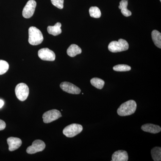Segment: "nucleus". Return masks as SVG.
<instances>
[{"mask_svg":"<svg viewBox=\"0 0 161 161\" xmlns=\"http://www.w3.org/2000/svg\"><path fill=\"white\" fill-rule=\"evenodd\" d=\"M15 92L19 100L21 101H24L27 99L29 95V87L26 84L19 83L16 86Z\"/></svg>","mask_w":161,"mask_h":161,"instance_id":"4","label":"nucleus"},{"mask_svg":"<svg viewBox=\"0 0 161 161\" xmlns=\"http://www.w3.org/2000/svg\"><path fill=\"white\" fill-rule=\"evenodd\" d=\"M152 158L154 161L161 160V147H155L152 149L151 151Z\"/></svg>","mask_w":161,"mask_h":161,"instance_id":"18","label":"nucleus"},{"mask_svg":"<svg viewBox=\"0 0 161 161\" xmlns=\"http://www.w3.org/2000/svg\"><path fill=\"white\" fill-rule=\"evenodd\" d=\"M4 104V101L2 99H0V108L3 106Z\"/></svg>","mask_w":161,"mask_h":161,"instance_id":"25","label":"nucleus"},{"mask_svg":"<svg viewBox=\"0 0 161 161\" xmlns=\"http://www.w3.org/2000/svg\"><path fill=\"white\" fill-rule=\"evenodd\" d=\"M152 38L155 46L158 48H161V34L157 30H153L151 33Z\"/></svg>","mask_w":161,"mask_h":161,"instance_id":"17","label":"nucleus"},{"mask_svg":"<svg viewBox=\"0 0 161 161\" xmlns=\"http://www.w3.org/2000/svg\"><path fill=\"white\" fill-rule=\"evenodd\" d=\"M38 56L43 60L53 61L55 60L56 55L51 50L48 48H43L38 51Z\"/></svg>","mask_w":161,"mask_h":161,"instance_id":"9","label":"nucleus"},{"mask_svg":"<svg viewBox=\"0 0 161 161\" xmlns=\"http://www.w3.org/2000/svg\"><path fill=\"white\" fill-rule=\"evenodd\" d=\"M89 13L91 17L96 19L100 18L101 16V12L100 9L96 6H92L90 8Z\"/></svg>","mask_w":161,"mask_h":161,"instance_id":"20","label":"nucleus"},{"mask_svg":"<svg viewBox=\"0 0 161 161\" xmlns=\"http://www.w3.org/2000/svg\"><path fill=\"white\" fill-rule=\"evenodd\" d=\"M54 6L58 9H62L64 7V0H51Z\"/></svg>","mask_w":161,"mask_h":161,"instance_id":"23","label":"nucleus"},{"mask_svg":"<svg viewBox=\"0 0 161 161\" xmlns=\"http://www.w3.org/2000/svg\"><path fill=\"white\" fill-rule=\"evenodd\" d=\"M128 5V1L122 0L119 3V8L121 9L122 14L125 17L130 16L132 15L131 12L127 9Z\"/></svg>","mask_w":161,"mask_h":161,"instance_id":"16","label":"nucleus"},{"mask_svg":"<svg viewBox=\"0 0 161 161\" xmlns=\"http://www.w3.org/2000/svg\"><path fill=\"white\" fill-rule=\"evenodd\" d=\"M142 130L145 132L156 134L161 132V128L159 126L153 124H147L142 126Z\"/></svg>","mask_w":161,"mask_h":161,"instance_id":"13","label":"nucleus"},{"mask_svg":"<svg viewBox=\"0 0 161 161\" xmlns=\"http://www.w3.org/2000/svg\"><path fill=\"white\" fill-rule=\"evenodd\" d=\"M61 24L57 23L53 26H48L47 28V32L49 34L54 36H57L60 34L62 32L61 29Z\"/></svg>","mask_w":161,"mask_h":161,"instance_id":"15","label":"nucleus"},{"mask_svg":"<svg viewBox=\"0 0 161 161\" xmlns=\"http://www.w3.org/2000/svg\"><path fill=\"white\" fill-rule=\"evenodd\" d=\"M43 40L42 32L35 26H31L29 29L28 42L32 45H37L42 43Z\"/></svg>","mask_w":161,"mask_h":161,"instance_id":"2","label":"nucleus"},{"mask_svg":"<svg viewBox=\"0 0 161 161\" xmlns=\"http://www.w3.org/2000/svg\"><path fill=\"white\" fill-rule=\"evenodd\" d=\"M36 6V3L35 0H29L23 8L22 13L23 17L26 19L31 18L34 14Z\"/></svg>","mask_w":161,"mask_h":161,"instance_id":"8","label":"nucleus"},{"mask_svg":"<svg viewBox=\"0 0 161 161\" xmlns=\"http://www.w3.org/2000/svg\"><path fill=\"white\" fill-rule=\"evenodd\" d=\"M9 68V64L5 60H0V75L5 74L8 70Z\"/></svg>","mask_w":161,"mask_h":161,"instance_id":"22","label":"nucleus"},{"mask_svg":"<svg viewBox=\"0 0 161 161\" xmlns=\"http://www.w3.org/2000/svg\"><path fill=\"white\" fill-rule=\"evenodd\" d=\"M128 153L125 150H119L115 151L112 155L113 161H127L128 160Z\"/></svg>","mask_w":161,"mask_h":161,"instance_id":"12","label":"nucleus"},{"mask_svg":"<svg viewBox=\"0 0 161 161\" xmlns=\"http://www.w3.org/2000/svg\"><path fill=\"white\" fill-rule=\"evenodd\" d=\"M46 147L45 143L40 140H36L33 142L31 146L26 149V152L29 154H34L36 153L41 152Z\"/></svg>","mask_w":161,"mask_h":161,"instance_id":"7","label":"nucleus"},{"mask_svg":"<svg viewBox=\"0 0 161 161\" xmlns=\"http://www.w3.org/2000/svg\"><path fill=\"white\" fill-rule=\"evenodd\" d=\"M6 123L2 119H0V131L4 130L6 128Z\"/></svg>","mask_w":161,"mask_h":161,"instance_id":"24","label":"nucleus"},{"mask_svg":"<svg viewBox=\"0 0 161 161\" xmlns=\"http://www.w3.org/2000/svg\"><path fill=\"white\" fill-rule=\"evenodd\" d=\"M62 116L60 111L58 110L53 109L47 111L43 115V122L48 124L57 120Z\"/></svg>","mask_w":161,"mask_h":161,"instance_id":"6","label":"nucleus"},{"mask_svg":"<svg viewBox=\"0 0 161 161\" xmlns=\"http://www.w3.org/2000/svg\"><path fill=\"white\" fill-rule=\"evenodd\" d=\"M113 69L115 71L126 72L129 71L131 69V67L126 64H118L115 65L113 68Z\"/></svg>","mask_w":161,"mask_h":161,"instance_id":"21","label":"nucleus"},{"mask_svg":"<svg viewBox=\"0 0 161 161\" xmlns=\"http://www.w3.org/2000/svg\"><path fill=\"white\" fill-rule=\"evenodd\" d=\"M129 45L128 42L124 39H120L118 41H112L109 44V50L112 53H118L125 51L129 49Z\"/></svg>","mask_w":161,"mask_h":161,"instance_id":"3","label":"nucleus"},{"mask_svg":"<svg viewBox=\"0 0 161 161\" xmlns=\"http://www.w3.org/2000/svg\"><path fill=\"white\" fill-rule=\"evenodd\" d=\"M81 52L82 51L81 48L78 45L75 44H71L67 50V54L72 58L75 57L77 55L80 54Z\"/></svg>","mask_w":161,"mask_h":161,"instance_id":"14","label":"nucleus"},{"mask_svg":"<svg viewBox=\"0 0 161 161\" xmlns=\"http://www.w3.org/2000/svg\"><path fill=\"white\" fill-rule=\"evenodd\" d=\"M136 109V103L134 100H130L122 104L117 110V113L121 116L133 114Z\"/></svg>","mask_w":161,"mask_h":161,"instance_id":"1","label":"nucleus"},{"mask_svg":"<svg viewBox=\"0 0 161 161\" xmlns=\"http://www.w3.org/2000/svg\"><path fill=\"white\" fill-rule=\"evenodd\" d=\"M83 130V127L80 125L72 124L64 129L63 134L68 137H73L78 135Z\"/></svg>","mask_w":161,"mask_h":161,"instance_id":"5","label":"nucleus"},{"mask_svg":"<svg viewBox=\"0 0 161 161\" xmlns=\"http://www.w3.org/2000/svg\"><path fill=\"white\" fill-rule=\"evenodd\" d=\"M160 2H161V0H160Z\"/></svg>","mask_w":161,"mask_h":161,"instance_id":"26","label":"nucleus"},{"mask_svg":"<svg viewBox=\"0 0 161 161\" xmlns=\"http://www.w3.org/2000/svg\"><path fill=\"white\" fill-rule=\"evenodd\" d=\"M7 142L9 145V150L10 151L17 150L22 144V140L17 137H9L7 139Z\"/></svg>","mask_w":161,"mask_h":161,"instance_id":"11","label":"nucleus"},{"mask_svg":"<svg viewBox=\"0 0 161 161\" xmlns=\"http://www.w3.org/2000/svg\"><path fill=\"white\" fill-rule=\"evenodd\" d=\"M60 87L64 92L74 95H78L81 92L80 89L78 87L73 84L66 81L60 84Z\"/></svg>","mask_w":161,"mask_h":161,"instance_id":"10","label":"nucleus"},{"mask_svg":"<svg viewBox=\"0 0 161 161\" xmlns=\"http://www.w3.org/2000/svg\"><path fill=\"white\" fill-rule=\"evenodd\" d=\"M91 83L93 86L98 89H102L105 84L104 81L100 78H95L91 79Z\"/></svg>","mask_w":161,"mask_h":161,"instance_id":"19","label":"nucleus"}]
</instances>
